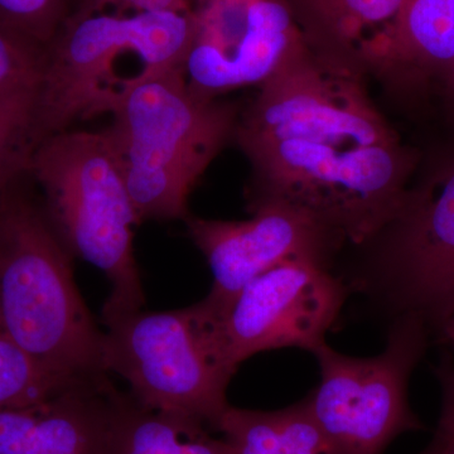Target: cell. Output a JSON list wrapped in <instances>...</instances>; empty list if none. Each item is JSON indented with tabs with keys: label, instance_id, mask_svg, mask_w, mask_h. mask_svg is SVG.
<instances>
[{
	"label": "cell",
	"instance_id": "6da1fadb",
	"mask_svg": "<svg viewBox=\"0 0 454 454\" xmlns=\"http://www.w3.org/2000/svg\"><path fill=\"white\" fill-rule=\"evenodd\" d=\"M20 181L0 191V322L50 375L107 384L104 333L74 283L73 255Z\"/></svg>",
	"mask_w": 454,
	"mask_h": 454
},
{
	"label": "cell",
	"instance_id": "7a4b0ae2",
	"mask_svg": "<svg viewBox=\"0 0 454 454\" xmlns=\"http://www.w3.org/2000/svg\"><path fill=\"white\" fill-rule=\"evenodd\" d=\"M192 37V11L103 12L66 20L44 50L38 143L74 121L112 114L149 77L184 70Z\"/></svg>",
	"mask_w": 454,
	"mask_h": 454
},
{
	"label": "cell",
	"instance_id": "3957f363",
	"mask_svg": "<svg viewBox=\"0 0 454 454\" xmlns=\"http://www.w3.org/2000/svg\"><path fill=\"white\" fill-rule=\"evenodd\" d=\"M106 128L140 223L186 220L188 199L212 160L235 139L240 112L190 88L184 68L131 89Z\"/></svg>",
	"mask_w": 454,
	"mask_h": 454
},
{
	"label": "cell",
	"instance_id": "277c9868",
	"mask_svg": "<svg viewBox=\"0 0 454 454\" xmlns=\"http://www.w3.org/2000/svg\"><path fill=\"white\" fill-rule=\"evenodd\" d=\"M250 160V211L286 203L307 212L343 240L363 245L404 211L418 157L402 142L354 146L301 140L239 145Z\"/></svg>",
	"mask_w": 454,
	"mask_h": 454
},
{
	"label": "cell",
	"instance_id": "5b68a950",
	"mask_svg": "<svg viewBox=\"0 0 454 454\" xmlns=\"http://www.w3.org/2000/svg\"><path fill=\"white\" fill-rule=\"evenodd\" d=\"M28 176L40 184L43 210L66 249L109 280L104 322L143 309L133 247L140 221L106 131L66 130L44 139Z\"/></svg>",
	"mask_w": 454,
	"mask_h": 454
},
{
	"label": "cell",
	"instance_id": "8992f818",
	"mask_svg": "<svg viewBox=\"0 0 454 454\" xmlns=\"http://www.w3.org/2000/svg\"><path fill=\"white\" fill-rule=\"evenodd\" d=\"M104 325V366L128 382L137 404L216 430L238 370L227 358L219 316L205 301L167 312L140 309Z\"/></svg>",
	"mask_w": 454,
	"mask_h": 454
},
{
	"label": "cell",
	"instance_id": "52a82bcc",
	"mask_svg": "<svg viewBox=\"0 0 454 454\" xmlns=\"http://www.w3.org/2000/svg\"><path fill=\"white\" fill-rule=\"evenodd\" d=\"M427 346L428 325L403 315L376 356H348L325 342L310 352L321 379L304 403L336 454H382L397 435L423 428L408 387Z\"/></svg>",
	"mask_w": 454,
	"mask_h": 454
},
{
	"label": "cell",
	"instance_id": "ba28073f",
	"mask_svg": "<svg viewBox=\"0 0 454 454\" xmlns=\"http://www.w3.org/2000/svg\"><path fill=\"white\" fill-rule=\"evenodd\" d=\"M361 71L309 44L270 79L239 119L235 139L301 140L355 146L402 142L364 89Z\"/></svg>",
	"mask_w": 454,
	"mask_h": 454
},
{
	"label": "cell",
	"instance_id": "9c48e42d",
	"mask_svg": "<svg viewBox=\"0 0 454 454\" xmlns=\"http://www.w3.org/2000/svg\"><path fill=\"white\" fill-rule=\"evenodd\" d=\"M434 182L437 195L430 184L411 190L404 211L381 232L372 277L360 284L397 316L419 317L441 333L454 315V162Z\"/></svg>",
	"mask_w": 454,
	"mask_h": 454
},
{
	"label": "cell",
	"instance_id": "30bf717a",
	"mask_svg": "<svg viewBox=\"0 0 454 454\" xmlns=\"http://www.w3.org/2000/svg\"><path fill=\"white\" fill-rule=\"evenodd\" d=\"M184 74L205 98L262 85L309 47L289 0H193Z\"/></svg>",
	"mask_w": 454,
	"mask_h": 454
},
{
	"label": "cell",
	"instance_id": "8fae6325",
	"mask_svg": "<svg viewBox=\"0 0 454 454\" xmlns=\"http://www.w3.org/2000/svg\"><path fill=\"white\" fill-rule=\"evenodd\" d=\"M348 295V284L319 260H288L265 271L219 315L230 364L238 370L254 355L277 348L312 352L325 342Z\"/></svg>",
	"mask_w": 454,
	"mask_h": 454
},
{
	"label": "cell",
	"instance_id": "7c38bea8",
	"mask_svg": "<svg viewBox=\"0 0 454 454\" xmlns=\"http://www.w3.org/2000/svg\"><path fill=\"white\" fill-rule=\"evenodd\" d=\"M244 221L188 216V236L207 260L214 277L205 303L217 316L245 286L277 265L293 259L330 262L340 235L315 217L286 203H268Z\"/></svg>",
	"mask_w": 454,
	"mask_h": 454
},
{
	"label": "cell",
	"instance_id": "4fadbf2b",
	"mask_svg": "<svg viewBox=\"0 0 454 454\" xmlns=\"http://www.w3.org/2000/svg\"><path fill=\"white\" fill-rule=\"evenodd\" d=\"M119 393L74 385L0 411V454H110Z\"/></svg>",
	"mask_w": 454,
	"mask_h": 454
},
{
	"label": "cell",
	"instance_id": "5bb4252c",
	"mask_svg": "<svg viewBox=\"0 0 454 454\" xmlns=\"http://www.w3.org/2000/svg\"><path fill=\"white\" fill-rule=\"evenodd\" d=\"M454 59V0H404L390 31L367 53L372 68L409 85L438 82Z\"/></svg>",
	"mask_w": 454,
	"mask_h": 454
},
{
	"label": "cell",
	"instance_id": "9a60e30c",
	"mask_svg": "<svg viewBox=\"0 0 454 454\" xmlns=\"http://www.w3.org/2000/svg\"><path fill=\"white\" fill-rule=\"evenodd\" d=\"M310 49L363 73L370 50L390 31L404 0H289Z\"/></svg>",
	"mask_w": 454,
	"mask_h": 454
},
{
	"label": "cell",
	"instance_id": "2e32d148",
	"mask_svg": "<svg viewBox=\"0 0 454 454\" xmlns=\"http://www.w3.org/2000/svg\"><path fill=\"white\" fill-rule=\"evenodd\" d=\"M216 430L230 454H336L304 400L274 411L230 405Z\"/></svg>",
	"mask_w": 454,
	"mask_h": 454
},
{
	"label": "cell",
	"instance_id": "e0dca14e",
	"mask_svg": "<svg viewBox=\"0 0 454 454\" xmlns=\"http://www.w3.org/2000/svg\"><path fill=\"white\" fill-rule=\"evenodd\" d=\"M110 454H230V450L206 424L143 408L119 393Z\"/></svg>",
	"mask_w": 454,
	"mask_h": 454
},
{
	"label": "cell",
	"instance_id": "ac0fdd59",
	"mask_svg": "<svg viewBox=\"0 0 454 454\" xmlns=\"http://www.w3.org/2000/svg\"><path fill=\"white\" fill-rule=\"evenodd\" d=\"M40 79L0 97V191L28 175L40 143L37 100Z\"/></svg>",
	"mask_w": 454,
	"mask_h": 454
},
{
	"label": "cell",
	"instance_id": "d6986e66",
	"mask_svg": "<svg viewBox=\"0 0 454 454\" xmlns=\"http://www.w3.org/2000/svg\"><path fill=\"white\" fill-rule=\"evenodd\" d=\"M42 370L0 322V411L46 399L74 387Z\"/></svg>",
	"mask_w": 454,
	"mask_h": 454
},
{
	"label": "cell",
	"instance_id": "ffe728a7",
	"mask_svg": "<svg viewBox=\"0 0 454 454\" xmlns=\"http://www.w3.org/2000/svg\"><path fill=\"white\" fill-rule=\"evenodd\" d=\"M46 47L0 26V97L40 79Z\"/></svg>",
	"mask_w": 454,
	"mask_h": 454
},
{
	"label": "cell",
	"instance_id": "44dd1931",
	"mask_svg": "<svg viewBox=\"0 0 454 454\" xmlns=\"http://www.w3.org/2000/svg\"><path fill=\"white\" fill-rule=\"evenodd\" d=\"M71 0H0V26L28 35L52 31L67 13Z\"/></svg>",
	"mask_w": 454,
	"mask_h": 454
},
{
	"label": "cell",
	"instance_id": "7402d4cb",
	"mask_svg": "<svg viewBox=\"0 0 454 454\" xmlns=\"http://www.w3.org/2000/svg\"><path fill=\"white\" fill-rule=\"evenodd\" d=\"M193 0H74L70 18H82L91 14L136 13V12H191Z\"/></svg>",
	"mask_w": 454,
	"mask_h": 454
},
{
	"label": "cell",
	"instance_id": "603a6c76",
	"mask_svg": "<svg viewBox=\"0 0 454 454\" xmlns=\"http://www.w3.org/2000/svg\"><path fill=\"white\" fill-rule=\"evenodd\" d=\"M437 376L443 389V405L438 426L454 427V365L443 364L437 370Z\"/></svg>",
	"mask_w": 454,
	"mask_h": 454
},
{
	"label": "cell",
	"instance_id": "cb8c5ba5",
	"mask_svg": "<svg viewBox=\"0 0 454 454\" xmlns=\"http://www.w3.org/2000/svg\"><path fill=\"white\" fill-rule=\"evenodd\" d=\"M419 454H454V427H438L432 443Z\"/></svg>",
	"mask_w": 454,
	"mask_h": 454
},
{
	"label": "cell",
	"instance_id": "d4e9b609",
	"mask_svg": "<svg viewBox=\"0 0 454 454\" xmlns=\"http://www.w3.org/2000/svg\"><path fill=\"white\" fill-rule=\"evenodd\" d=\"M438 83L441 86L442 92H443L444 98L447 100L448 106H450V112L454 115V59Z\"/></svg>",
	"mask_w": 454,
	"mask_h": 454
},
{
	"label": "cell",
	"instance_id": "484cf974",
	"mask_svg": "<svg viewBox=\"0 0 454 454\" xmlns=\"http://www.w3.org/2000/svg\"><path fill=\"white\" fill-rule=\"evenodd\" d=\"M441 333L444 340H447L454 348V315L448 319L447 324L442 328Z\"/></svg>",
	"mask_w": 454,
	"mask_h": 454
}]
</instances>
